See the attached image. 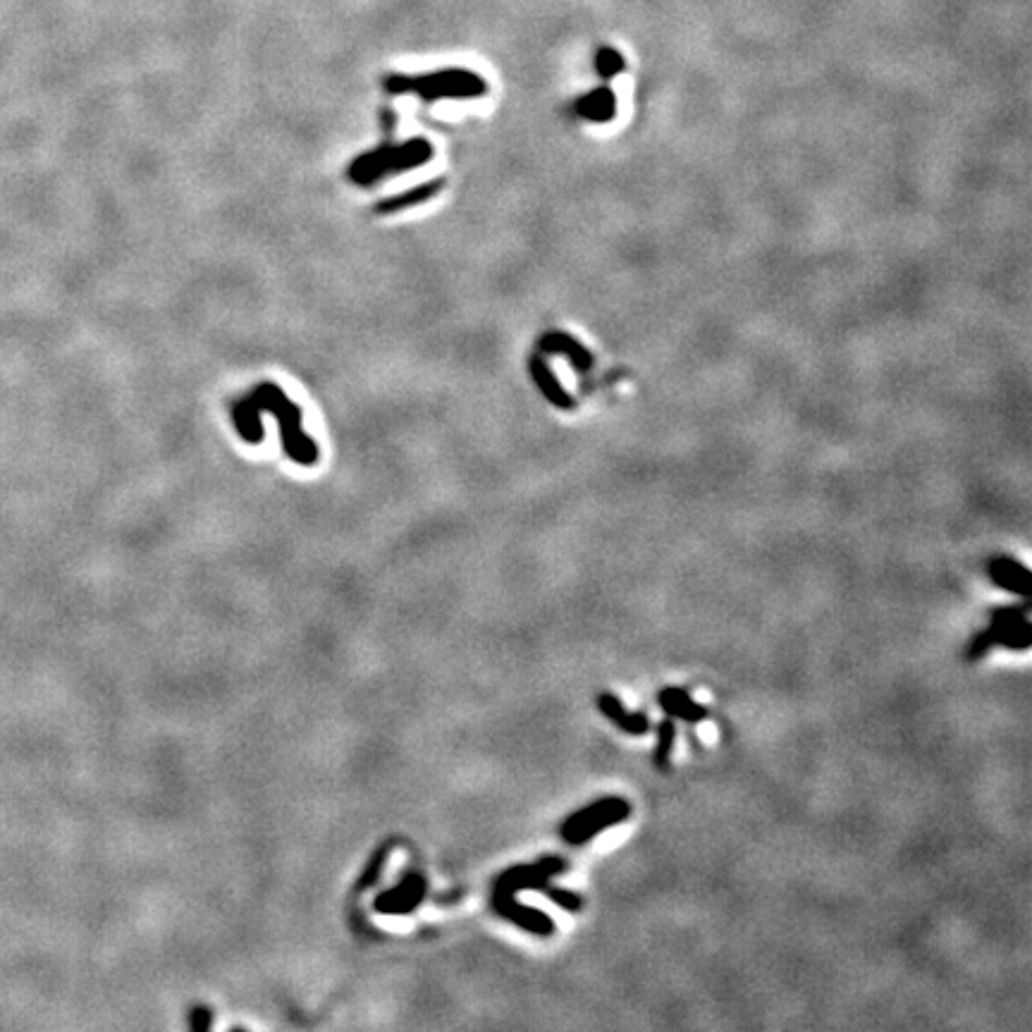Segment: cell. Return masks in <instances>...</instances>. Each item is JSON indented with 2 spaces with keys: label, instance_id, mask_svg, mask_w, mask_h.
Returning <instances> with one entry per match:
<instances>
[{
  "label": "cell",
  "instance_id": "6da1fadb",
  "mask_svg": "<svg viewBox=\"0 0 1032 1032\" xmlns=\"http://www.w3.org/2000/svg\"><path fill=\"white\" fill-rule=\"evenodd\" d=\"M387 89L392 91H419L426 98H473L485 94V82L466 70H447L440 75L419 79H390Z\"/></svg>",
  "mask_w": 1032,
  "mask_h": 1032
},
{
  "label": "cell",
  "instance_id": "7a4b0ae2",
  "mask_svg": "<svg viewBox=\"0 0 1032 1032\" xmlns=\"http://www.w3.org/2000/svg\"><path fill=\"white\" fill-rule=\"evenodd\" d=\"M569 870L567 858L562 856H545L536 860V863L526 865H514L502 872L495 880L493 899H505V896H514L516 892H524V889H531V892H543L550 884V877L562 875V872Z\"/></svg>",
  "mask_w": 1032,
  "mask_h": 1032
},
{
  "label": "cell",
  "instance_id": "3957f363",
  "mask_svg": "<svg viewBox=\"0 0 1032 1032\" xmlns=\"http://www.w3.org/2000/svg\"><path fill=\"white\" fill-rule=\"evenodd\" d=\"M430 158V146L426 141H409L407 146H397V149H378L373 151L371 156H361L359 161L354 163L352 177L356 182H371L376 180L378 175H383V170H399V168H411V165L426 163Z\"/></svg>",
  "mask_w": 1032,
  "mask_h": 1032
},
{
  "label": "cell",
  "instance_id": "277c9868",
  "mask_svg": "<svg viewBox=\"0 0 1032 1032\" xmlns=\"http://www.w3.org/2000/svg\"><path fill=\"white\" fill-rule=\"evenodd\" d=\"M1028 600L1023 605L997 607L989 614V631L994 643L1009 650H1028L1032 643V624L1028 622Z\"/></svg>",
  "mask_w": 1032,
  "mask_h": 1032
},
{
  "label": "cell",
  "instance_id": "5b68a950",
  "mask_svg": "<svg viewBox=\"0 0 1032 1032\" xmlns=\"http://www.w3.org/2000/svg\"><path fill=\"white\" fill-rule=\"evenodd\" d=\"M490 903H493L495 913H500L502 918L509 920V923L519 925L521 930L533 932L536 937L555 935L557 925L548 913L536 911V908L524 906V903H516L514 896H505V899H490Z\"/></svg>",
  "mask_w": 1032,
  "mask_h": 1032
},
{
  "label": "cell",
  "instance_id": "8992f818",
  "mask_svg": "<svg viewBox=\"0 0 1032 1032\" xmlns=\"http://www.w3.org/2000/svg\"><path fill=\"white\" fill-rule=\"evenodd\" d=\"M987 574L992 579L994 586L1004 588V591L1021 595V598L1028 600L1032 593V574L1028 567H1023L1021 562L1011 557H994L992 562L987 564Z\"/></svg>",
  "mask_w": 1032,
  "mask_h": 1032
},
{
  "label": "cell",
  "instance_id": "52a82bcc",
  "mask_svg": "<svg viewBox=\"0 0 1032 1032\" xmlns=\"http://www.w3.org/2000/svg\"><path fill=\"white\" fill-rule=\"evenodd\" d=\"M629 815H631V803L624 801V798H622V801H619L614 808L605 810V813L593 815L591 820L581 822L579 827H574V829H571V832L562 834V839L567 841V844H571V846H583V844H588V841H591L593 837H598L600 832H605V829H610L614 825H619V822H624Z\"/></svg>",
  "mask_w": 1032,
  "mask_h": 1032
},
{
  "label": "cell",
  "instance_id": "ba28073f",
  "mask_svg": "<svg viewBox=\"0 0 1032 1032\" xmlns=\"http://www.w3.org/2000/svg\"><path fill=\"white\" fill-rule=\"evenodd\" d=\"M657 703H660V708L665 710V715L672 717V720H684L688 724H696L708 717V708L696 703V700L688 696L684 688H679V686L662 688L660 696H657Z\"/></svg>",
  "mask_w": 1032,
  "mask_h": 1032
},
{
  "label": "cell",
  "instance_id": "9c48e42d",
  "mask_svg": "<svg viewBox=\"0 0 1032 1032\" xmlns=\"http://www.w3.org/2000/svg\"><path fill=\"white\" fill-rule=\"evenodd\" d=\"M598 708L612 724H617L624 734L643 736L650 731V720L645 712H626L624 703L614 693H600Z\"/></svg>",
  "mask_w": 1032,
  "mask_h": 1032
},
{
  "label": "cell",
  "instance_id": "30bf717a",
  "mask_svg": "<svg viewBox=\"0 0 1032 1032\" xmlns=\"http://www.w3.org/2000/svg\"><path fill=\"white\" fill-rule=\"evenodd\" d=\"M576 115L588 122H610L614 115H617V96L610 86H598V89L583 94L579 101L574 103Z\"/></svg>",
  "mask_w": 1032,
  "mask_h": 1032
},
{
  "label": "cell",
  "instance_id": "8fae6325",
  "mask_svg": "<svg viewBox=\"0 0 1032 1032\" xmlns=\"http://www.w3.org/2000/svg\"><path fill=\"white\" fill-rule=\"evenodd\" d=\"M423 887H426L423 877L416 875V872H411V875H407V880L399 884V887H395V889H392V892H387V894L380 896L378 911H385V913H407V911H411V908H414L416 903L421 901Z\"/></svg>",
  "mask_w": 1032,
  "mask_h": 1032
},
{
  "label": "cell",
  "instance_id": "7c38bea8",
  "mask_svg": "<svg viewBox=\"0 0 1032 1032\" xmlns=\"http://www.w3.org/2000/svg\"><path fill=\"white\" fill-rule=\"evenodd\" d=\"M543 352H550V354H564L567 359L574 364L576 371L586 373L591 371L593 368V356L591 352H588L583 344H579L574 340V337H569L567 333H548L543 337Z\"/></svg>",
  "mask_w": 1032,
  "mask_h": 1032
},
{
  "label": "cell",
  "instance_id": "4fadbf2b",
  "mask_svg": "<svg viewBox=\"0 0 1032 1032\" xmlns=\"http://www.w3.org/2000/svg\"><path fill=\"white\" fill-rule=\"evenodd\" d=\"M531 373H533V380H536L540 392H543L545 397L550 399L555 407H562V409H571V397L564 392V387L557 383L555 373H552V368L545 364L543 359H536L533 356L531 359Z\"/></svg>",
  "mask_w": 1032,
  "mask_h": 1032
},
{
  "label": "cell",
  "instance_id": "5bb4252c",
  "mask_svg": "<svg viewBox=\"0 0 1032 1032\" xmlns=\"http://www.w3.org/2000/svg\"><path fill=\"white\" fill-rule=\"evenodd\" d=\"M674 739H677V724H674L672 717H665V720L657 724V748L653 753L657 770H662V772L669 770V758H672V751H674Z\"/></svg>",
  "mask_w": 1032,
  "mask_h": 1032
},
{
  "label": "cell",
  "instance_id": "9a60e30c",
  "mask_svg": "<svg viewBox=\"0 0 1032 1032\" xmlns=\"http://www.w3.org/2000/svg\"><path fill=\"white\" fill-rule=\"evenodd\" d=\"M438 189H442V180H435V182H428L423 184V187H416L411 189L409 194H402V196H395V199H387L383 201V204L376 206L378 213H395V211H402V208H407L411 204H421V201H426L433 196Z\"/></svg>",
  "mask_w": 1032,
  "mask_h": 1032
},
{
  "label": "cell",
  "instance_id": "2e32d148",
  "mask_svg": "<svg viewBox=\"0 0 1032 1032\" xmlns=\"http://www.w3.org/2000/svg\"><path fill=\"white\" fill-rule=\"evenodd\" d=\"M593 65H595V72H598V77L605 79V82H610V79H614L617 75H622V72L626 70L624 55L619 53L617 48H612V46L598 48Z\"/></svg>",
  "mask_w": 1032,
  "mask_h": 1032
},
{
  "label": "cell",
  "instance_id": "e0dca14e",
  "mask_svg": "<svg viewBox=\"0 0 1032 1032\" xmlns=\"http://www.w3.org/2000/svg\"><path fill=\"white\" fill-rule=\"evenodd\" d=\"M619 801H622V798H619V796H605V798H598V801L588 803L586 808L576 810V813H571V815L567 817V820H564V825H562V834H567V832H571V829H574V827H579L581 822L591 820L593 815L605 813V810L614 808V806H617Z\"/></svg>",
  "mask_w": 1032,
  "mask_h": 1032
},
{
  "label": "cell",
  "instance_id": "ac0fdd59",
  "mask_svg": "<svg viewBox=\"0 0 1032 1032\" xmlns=\"http://www.w3.org/2000/svg\"><path fill=\"white\" fill-rule=\"evenodd\" d=\"M543 892L548 894V899H550V901H555L557 906H562L564 911H569V913H579L581 908H583V899H581V894L569 892V889L550 887V884H548V887H545Z\"/></svg>",
  "mask_w": 1032,
  "mask_h": 1032
},
{
  "label": "cell",
  "instance_id": "d6986e66",
  "mask_svg": "<svg viewBox=\"0 0 1032 1032\" xmlns=\"http://www.w3.org/2000/svg\"><path fill=\"white\" fill-rule=\"evenodd\" d=\"M994 645H997V643H994L992 631H989V626H987L985 631H980V634H975L973 638H970L968 650H966V660H968V662H978V660H982V657H985V655L989 653V650L994 648Z\"/></svg>",
  "mask_w": 1032,
  "mask_h": 1032
},
{
  "label": "cell",
  "instance_id": "ffe728a7",
  "mask_svg": "<svg viewBox=\"0 0 1032 1032\" xmlns=\"http://www.w3.org/2000/svg\"><path fill=\"white\" fill-rule=\"evenodd\" d=\"M211 1023H213L211 1011L204 1009V1006H196V1009L189 1011V1028L192 1030H199V1032L208 1030L211 1028Z\"/></svg>",
  "mask_w": 1032,
  "mask_h": 1032
}]
</instances>
